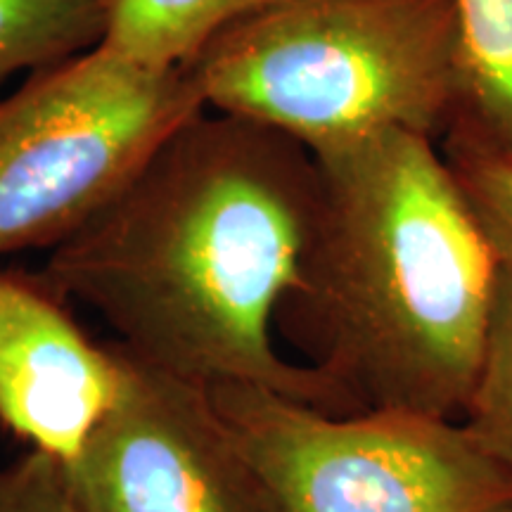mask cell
I'll list each match as a JSON object with an SVG mask.
<instances>
[{"mask_svg": "<svg viewBox=\"0 0 512 512\" xmlns=\"http://www.w3.org/2000/svg\"><path fill=\"white\" fill-rule=\"evenodd\" d=\"M318 216V164L302 143L202 110L48 249L36 278L98 313L114 344L145 366L328 408L342 394L332 377L287 361L273 337Z\"/></svg>", "mask_w": 512, "mask_h": 512, "instance_id": "obj_1", "label": "cell"}, {"mask_svg": "<svg viewBox=\"0 0 512 512\" xmlns=\"http://www.w3.org/2000/svg\"><path fill=\"white\" fill-rule=\"evenodd\" d=\"M320 216L283 304L366 408L456 418L482 363L501 278L437 140L387 131L313 155ZM280 311V313H283Z\"/></svg>", "mask_w": 512, "mask_h": 512, "instance_id": "obj_2", "label": "cell"}, {"mask_svg": "<svg viewBox=\"0 0 512 512\" xmlns=\"http://www.w3.org/2000/svg\"><path fill=\"white\" fill-rule=\"evenodd\" d=\"M204 107L311 155L387 131L437 140L463 98L453 0H280L188 64Z\"/></svg>", "mask_w": 512, "mask_h": 512, "instance_id": "obj_3", "label": "cell"}, {"mask_svg": "<svg viewBox=\"0 0 512 512\" xmlns=\"http://www.w3.org/2000/svg\"><path fill=\"white\" fill-rule=\"evenodd\" d=\"M204 107L188 67L105 43L0 98V256L53 249Z\"/></svg>", "mask_w": 512, "mask_h": 512, "instance_id": "obj_4", "label": "cell"}, {"mask_svg": "<svg viewBox=\"0 0 512 512\" xmlns=\"http://www.w3.org/2000/svg\"><path fill=\"white\" fill-rule=\"evenodd\" d=\"M211 399L271 491L278 512H498L512 477L456 418L325 408L252 384Z\"/></svg>", "mask_w": 512, "mask_h": 512, "instance_id": "obj_5", "label": "cell"}, {"mask_svg": "<svg viewBox=\"0 0 512 512\" xmlns=\"http://www.w3.org/2000/svg\"><path fill=\"white\" fill-rule=\"evenodd\" d=\"M121 354L117 401L67 465L81 512H278L209 387Z\"/></svg>", "mask_w": 512, "mask_h": 512, "instance_id": "obj_6", "label": "cell"}, {"mask_svg": "<svg viewBox=\"0 0 512 512\" xmlns=\"http://www.w3.org/2000/svg\"><path fill=\"white\" fill-rule=\"evenodd\" d=\"M41 280L0 273V422L69 465L117 401L124 354L100 347Z\"/></svg>", "mask_w": 512, "mask_h": 512, "instance_id": "obj_7", "label": "cell"}, {"mask_svg": "<svg viewBox=\"0 0 512 512\" xmlns=\"http://www.w3.org/2000/svg\"><path fill=\"white\" fill-rule=\"evenodd\" d=\"M463 98L451 131L512 152V0H453Z\"/></svg>", "mask_w": 512, "mask_h": 512, "instance_id": "obj_8", "label": "cell"}, {"mask_svg": "<svg viewBox=\"0 0 512 512\" xmlns=\"http://www.w3.org/2000/svg\"><path fill=\"white\" fill-rule=\"evenodd\" d=\"M280 0H114L105 46L150 67H188L214 36Z\"/></svg>", "mask_w": 512, "mask_h": 512, "instance_id": "obj_9", "label": "cell"}, {"mask_svg": "<svg viewBox=\"0 0 512 512\" xmlns=\"http://www.w3.org/2000/svg\"><path fill=\"white\" fill-rule=\"evenodd\" d=\"M114 0H0V86L98 48Z\"/></svg>", "mask_w": 512, "mask_h": 512, "instance_id": "obj_10", "label": "cell"}, {"mask_svg": "<svg viewBox=\"0 0 512 512\" xmlns=\"http://www.w3.org/2000/svg\"><path fill=\"white\" fill-rule=\"evenodd\" d=\"M460 415L467 434L512 477V273L503 268L482 363Z\"/></svg>", "mask_w": 512, "mask_h": 512, "instance_id": "obj_11", "label": "cell"}, {"mask_svg": "<svg viewBox=\"0 0 512 512\" xmlns=\"http://www.w3.org/2000/svg\"><path fill=\"white\" fill-rule=\"evenodd\" d=\"M441 155L498 266L512 273V152L448 131Z\"/></svg>", "mask_w": 512, "mask_h": 512, "instance_id": "obj_12", "label": "cell"}, {"mask_svg": "<svg viewBox=\"0 0 512 512\" xmlns=\"http://www.w3.org/2000/svg\"><path fill=\"white\" fill-rule=\"evenodd\" d=\"M0 512H81L67 465L36 448L0 465Z\"/></svg>", "mask_w": 512, "mask_h": 512, "instance_id": "obj_13", "label": "cell"}, {"mask_svg": "<svg viewBox=\"0 0 512 512\" xmlns=\"http://www.w3.org/2000/svg\"><path fill=\"white\" fill-rule=\"evenodd\" d=\"M498 512H512V503H508L503 510H498Z\"/></svg>", "mask_w": 512, "mask_h": 512, "instance_id": "obj_14", "label": "cell"}]
</instances>
